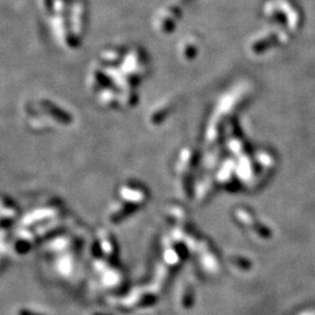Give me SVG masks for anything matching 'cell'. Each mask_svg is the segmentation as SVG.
Segmentation results:
<instances>
[{
  "instance_id": "1",
  "label": "cell",
  "mask_w": 315,
  "mask_h": 315,
  "mask_svg": "<svg viewBox=\"0 0 315 315\" xmlns=\"http://www.w3.org/2000/svg\"><path fill=\"white\" fill-rule=\"evenodd\" d=\"M20 315H38V314H35V313H32V312L22 311V312H20Z\"/></svg>"
}]
</instances>
